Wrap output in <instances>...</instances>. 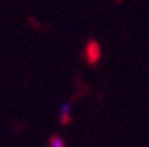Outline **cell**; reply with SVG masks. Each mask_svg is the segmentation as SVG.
Returning a JSON list of instances; mask_svg holds the SVG:
<instances>
[{"label": "cell", "mask_w": 149, "mask_h": 147, "mask_svg": "<svg viewBox=\"0 0 149 147\" xmlns=\"http://www.w3.org/2000/svg\"><path fill=\"white\" fill-rule=\"evenodd\" d=\"M100 59H101V46L96 39H91L85 44V60L91 66H94V64L100 62Z\"/></svg>", "instance_id": "obj_1"}, {"label": "cell", "mask_w": 149, "mask_h": 147, "mask_svg": "<svg viewBox=\"0 0 149 147\" xmlns=\"http://www.w3.org/2000/svg\"><path fill=\"white\" fill-rule=\"evenodd\" d=\"M71 122V105L69 103H64L61 106V124L66 126Z\"/></svg>", "instance_id": "obj_2"}, {"label": "cell", "mask_w": 149, "mask_h": 147, "mask_svg": "<svg viewBox=\"0 0 149 147\" xmlns=\"http://www.w3.org/2000/svg\"><path fill=\"white\" fill-rule=\"evenodd\" d=\"M48 145L50 147H66V140L62 137H59V135H53V137H50Z\"/></svg>", "instance_id": "obj_3"}]
</instances>
